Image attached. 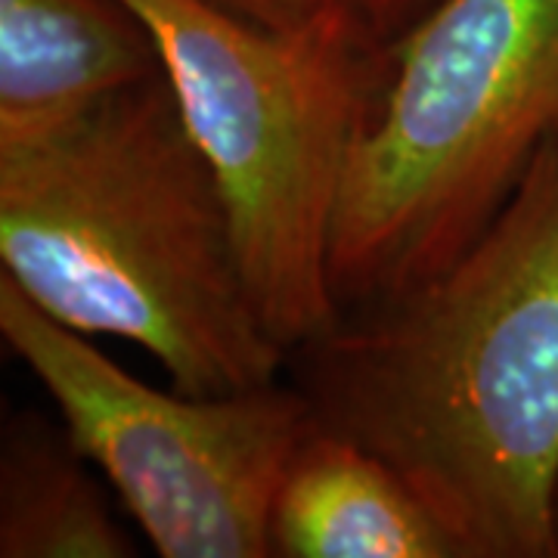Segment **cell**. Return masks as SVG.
Instances as JSON below:
<instances>
[{
    "instance_id": "1",
    "label": "cell",
    "mask_w": 558,
    "mask_h": 558,
    "mask_svg": "<svg viewBox=\"0 0 558 558\" xmlns=\"http://www.w3.org/2000/svg\"><path fill=\"white\" fill-rule=\"evenodd\" d=\"M289 363L319 428L385 459L459 558H556L558 140L450 264Z\"/></svg>"
},
{
    "instance_id": "2",
    "label": "cell",
    "mask_w": 558,
    "mask_h": 558,
    "mask_svg": "<svg viewBox=\"0 0 558 558\" xmlns=\"http://www.w3.org/2000/svg\"><path fill=\"white\" fill-rule=\"evenodd\" d=\"M0 260L44 314L134 341L183 395L258 388L289 366L165 75L0 153Z\"/></svg>"
},
{
    "instance_id": "3",
    "label": "cell",
    "mask_w": 558,
    "mask_h": 558,
    "mask_svg": "<svg viewBox=\"0 0 558 558\" xmlns=\"http://www.w3.org/2000/svg\"><path fill=\"white\" fill-rule=\"evenodd\" d=\"M558 140V0H438L388 44L332 223L341 314L438 274Z\"/></svg>"
},
{
    "instance_id": "4",
    "label": "cell",
    "mask_w": 558,
    "mask_h": 558,
    "mask_svg": "<svg viewBox=\"0 0 558 558\" xmlns=\"http://www.w3.org/2000/svg\"><path fill=\"white\" fill-rule=\"evenodd\" d=\"M124 3L159 40L165 78L230 205L255 307L292 354L341 317L332 223L388 47L366 22L277 35L202 0Z\"/></svg>"
},
{
    "instance_id": "5",
    "label": "cell",
    "mask_w": 558,
    "mask_h": 558,
    "mask_svg": "<svg viewBox=\"0 0 558 558\" xmlns=\"http://www.w3.org/2000/svg\"><path fill=\"white\" fill-rule=\"evenodd\" d=\"M0 332L165 558H267L289 462L317 428L299 385L174 395L124 373L0 274Z\"/></svg>"
},
{
    "instance_id": "6",
    "label": "cell",
    "mask_w": 558,
    "mask_h": 558,
    "mask_svg": "<svg viewBox=\"0 0 558 558\" xmlns=\"http://www.w3.org/2000/svg\"><path fill=\"white\" fill-rule=\"evenodd\" d=\"M159 75V40L124 0H0V153Z\"/></svg>"
},
{
    "instance_id": "7",
    "label": "cell",
    "mask_w": 558,
    "mask_h": 558,
    "mask_svg": "<svg viewBox=\"0 0 558 558\" xmlns=\"http://www.w3.org/2000/svg\"><path fill=\"white\" fill-rule=\"evenodd\" d=\"M270 546L279 558H459L447 527L385 459L319 425L282 475Z\"/></svg>"
},
{
    "instance_id": "8",
    "label": "cell",
    "mask_w": 558,
    "mask_h": 558,
    "mask_svg": "<svg viewBox=\"0 0 558 558\" xmlns=\"http://www.w3.org/2000/svg\"><path fill=\"white\" fill-rule=\"evenodd\" d=\"M65 428L16 416L0 447V556L128 558L134 543L112 519Z\"/></svg>"
},
{
    "instance_id": "9",
    "label": "cell",
    "mask_w": 558,
    "mask_h": 558,
    "mask_svg": "<svg viewBox=\"0 0 558 558\" xmlns=\"http://www.w3.org/2000/svg\"><path fill=\"white\" fill-rule=\"evenodd\" d=\"M260 32L301 35L336 22H366L363 0H202ZM376 35V32H373Z\"/></svg>"
},
{
    "instance_id": "10",
    "label": "cell",
    "mask_w": 558,
    "mask_h": 558,
    "mask_svg": "<svg viewBox=\"0 0 558 558\" xmlns=\"http://www.w3.org/2000/svg\"><path fill=\"white\" fill-rule=\"evenodd\" d=\"M435 3L438 0H363L369 28L385 47L395 44L400 35H407Z\"/></svg>"
}]
</instances>
